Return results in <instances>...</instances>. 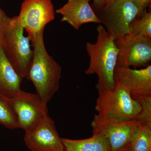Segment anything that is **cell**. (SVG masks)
I'll list each match as a JSON object with an SVG mask.
<instances>
[{"instance_id":"cell-1","label":"cell","mask_w":151,"mask_h":151,"mask_svg":"<svg viewBox=\"0 0 151 151\" xmlns=\"http://www.w3.org/2000/svg\"><path fill=\"white\" fill-rule=\"evenodd\" d=\"M96 30V42L86 44L89 63L85 73L87 75H97L98 81L96 87L98 92L110 90L115 86L114 72L119 49L115 42L116 40L107 32L103 25H98Z\"/></svg>"},{"instance_id":"cell-2","label":"cell","mask_w":151,"mask_h":151,"mask_svg":"<svg viewBox=\"0 0 151 151\" xmlns=\"http://www.w3.org/2000/svg\"><path fill=\"white\" fill-rule=\"evenodd\" d=\"M44 31L38 33L30 39L33 55L26 78L32 82L37 94L47 104L59 89L62 70L60 65L47 51Z\"/></svg>"},{"instance_id":"cell-3","label":"cell","mask_w":151,"mask_h":151,"mask_svg":"<svg viewBox=\"0 0 151 151\" xmlns=\"http://www.w3.org/2000/svg\"><path fill=\"white\" fill-rule=\"evenodd\" d=\"M24 30L17 16L10 17L2 45L7 59L22 79L26 77L33 55L30 40L24 35Z\"/></svg>"},{"instance_id":"cell-4","label":"cell","mask_w":151,"mask_h":151,"mask_svg":"<svg viewBox=\"0 0 151 151\" xmlns=\"http://www.w3.org/2000/svg\"><path fill=\"white\" fill-rule=\"evenodd\" d=\"M95 109L98 114L113 119L131 121L136 120L141 107L123 85L116 82L110 90L98 92Z\"/></svg>"},{"instance_id":"cell-5","label":"cell","mask_w":151,"mask_h":151,"mask_svg":"<svg viewBox=\"0 0 151 151\" xmlns=\"http://www.w3.org/2000/svg\"><path fill=\"white\" fill-rule=\"evenodd\" d=\"M139 14L132 0H107L96 14L107 32L116 40H121L129 34L130 24Z\"/></svg>"},{"instance_id":"cell-6","label":"cell","mask_w":151,"mask_h":151,"mask_svg":"<svg viewBox=\"0 0 151 151\" xmlns=\"http://www.w3.org/2000/svg\"><path fill=\"white\" fill-rule=\"evenodd\" d=\"M93 134L103 136L111 151L119 150L131 143L138 127L137 120L124 121L97 114L91 122Z\"/></svg>"},{"instance_id":"cell-7","label":"cell","mask_w":151,"mask_h":151,"mask_svg":"<svg viewBox=\"0 0 151 151\" xmlns=\"http://www.w3.org/2000/svg\"><path fill=\"white\" fill-rule=\"evenodd\" d=\"M17 17L30 40L54 19V6L51 0H24Z\"/></svg>"},{"instance_id":"cell-8","label":"cell","mask_w":151,"mask_h":151,"mask_svg":"<svg viewBox=\"0 0 151 151\" xmlns=\"http://www.w3.org/2000/svg\"><path fill=\"white\" fill-rule=\"evenodd\" d=\"M20 129L25 132L35 127L48 116L47 103L37 94L21 90L9 101Z\"/></svg>"},{"instance_id":"cell-9","label":"cell","mask_w":151,"mask_h":151,"mask_svg":"<svg viewBox=\"0 0 151 151\" xmlns=\"http://www.w3.org/2000/svg\"><path fill=\"white\" fill-rule=\"evenodd\" d=\"M119 49L116 66L147 67L151 61V39L127 35L115 40Z\"/></svg>"},{"instance_id":"cell-10","label":"cell","mask_w":151,"mask_h":151,"mask_svg":"<svg viewBox=\"0 0 151 151\" xmlns=\"http://www.w3.org/2000/svg\"><path fill=\"white\" fill-rule=\"evenodd\" d=\"M24 141L31 151H64L55 122L48 115L35 127L25 132Z\"/></svg>"},{"instance_id":"cell-11","label":"cell","mask_w":151,"mask_h":151,"mask_svg":"<svg viewBox=\"0 0 151 151\" xmlns=\"http://www.w3.org/2000/svg\"><path fill=\"white\" fill-rule=\"evenodd\" d=\"M115 83L123 85L132 97L151 96V65L140 69L126 66H116Z\"/></svg>"},{"instance_id":"cell-12","label":"cell","mask_w":151,"mask_h":151,"mask_svg":"<svg viewBox=\"0 0 151 151\" xmlns=\"http://www.w3.org/2000/svg\"><path fill=\"white\" fill-rule=\"evenodd\" d=\"M90 0H67V2L55 13L61 15L60 21L66 22L76 30L85 24H101L91 6Z\"/></svg>"},{"instance_id":"cell-13","label":"cell","mask_w":151,"mask_h":151,"mask_svg":"<svg viewBox=\"0 0 151 151\" xmlns=\"http://www.w3.org/2000/svg\"><path fill=\"white\" fill-rule=\"evenodd\" d=\"M22 79L7 59L0 46V97L10 101L21 91Z\"/></svg>"},{"instance_id":"cell-14","label":"cell","mask_w":151,"mask_h":151,"mask_svg":"<svg viewBox=\"0 0 151 151\" xmlns=\"http://www.w3.org/2000/svg\"><path fill=\"white\" fill-rule=\"evenodd\" d=\"M61 140L64 151H112L105 138L97 134L82 139L61 138Z\"/></svg>"},{"instance_id":"cell-15","label":"cell","mask_w":151,"mask_h":151,"mask_svg":"<svg viewBox=\"0 0 151 151\" xmlns=\"http://www.w3.org/2000/svg\"><path fill=\"white\" fill-rule=\"evenodd\" d=\"M130 144L131 151H151V124L138 123Z\"/></svg>"},{"instance_id":"cell-16","label":"cell","mask_w":151,"mask_h":151,"mask_svg":"<svg viewBox=\"0 0 151 151\" xmlns=\"http://www.w3.org/2000/svg\"><path fill=\"white\" fill-rule=\"evenodd\" d=\"M129 35L151 39V12L145 11L131 23Z\"/></svg>"},{"instance_id":"cell-17","label":"cell","mask_w":151,"mask_h":151,"mask_svg":"<svg viewBox=\"0 0 151 151\" xmlns=\"http://www.w3.org/2000/svg\"><path fill=\"white\" fill-rule=\"evenodd\" d=\"M0 124L11 129H20L17 118L9 101L0 97Z\"/></svg>"},{"instance_id":"cell-18","label":"cell","mask_w":151,"mask_h":151,"mask_svg":"<svg viewBox=\"0 0 151 151\" xmlns=\"http://www.w3.org/2000/svg\"><path fill=\"white\" fill-rule=\"evenodd\" d=\"M132 97L139 102L141 107L136 120L139 124H151V96Z\"/></svg>"},{"instance_id":"cell-19","label":"cell","mask_w":151,"mask_h":151,"mask_svg":"<svg viewBox=\"0 0 151 151\" xmlns=\"http://www.w3.org/2000/svg\"><path fill=\"white\" fill-rule=\"evenodd\" d=\"M10 17L8 16L5 12L0 7V45L2 46L4 41L5 30Z\"/></svg>"},{"instance_id":"cell-20","label":"cell","mask_w":151,"mask_h":151,"mask_svg":"<svg viewBox=\"0 0 151 151\" xmlns=\"http://www.w3.org/2000/svg\"><path fill=\"white\" fill-rule=\"evenodd\" d=\"M137 7L139 11L138 17L140 16L148 8L150 7L151 0H132Z\"/></svg>"},{"instance_id":"cell-21","label":"cell","mask_w":151,"mask_h":151,"mask_svg":"<svg viewBox=\"0 0 151 151\" xmlns=\"http://www.w3.org/2000/svg\"><path fill=\"white\" fill-rule=\"evenodd\" d=\"M107 0H93V4L91 6L95 13H97L105 6Z\"/></svg>"},{"instance_id":"cell-22","label":"cell","mask_w":151,"mask_h":151,"mask_svg":"<svg viewBox=\"0 0 151 151\" xmlns=\"http://www.w3.org/2000/svg\"><path fill=\"white\" fill-rule=\"evenodd\" d=\"M116 151H131V144L130 143L122 148Z\"/></svg>"},{"instance_id":"cell-23","label":"cell","mask_w":151,"mask_h":151,"mask_svg":"<svg viewBox=\"0 0 151 151\" xmlns=\"http://www.w3.org/2000/svg\"><path fill=\"white\" fill-rule=\"evenodd\" d=\"M0 46H1V45H0Z\"/></svg>"}]
</instances>
